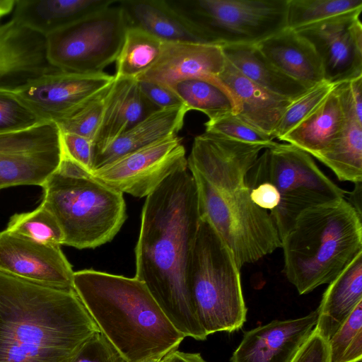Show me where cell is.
Wrapping results in <instances>:
<instances>
[{"label": "cell", "mask_w": 362, "mask_h": 362, "mask_svg": "<svg viewBox=\"0 0 362 362\" xmlns=\"http://www.w3.org/2000/svg\"><path fill=\"white\" fill-rule=\"evenodd\" d=\"M354 190L350 193L349 204L355 209L358 214H361V182L354 184Z\"/></svg>", "instance_id": "44"}, {"label": "cell", "mask_w": 362, "mask_h": 362, "mask_svg": "<svg viewBox=\"0 0 362 362\" xmlns=\"http://www.w3.org/2000/svg\"><path fill=\"white\" fill-rule=\"evenodd\" d=\"M100 332L74 289L0 271V362H71Z\"/></svg>", "instance_id": "3"}, {"label": "cell", "mask_w": 362, "mask_h": 362, "mask_svg": "<svg viewBox=\"0 0 362 362\" xmlns=\"http://www.w3.org/2000/svg\"><path fill=\"white\" fill-rule=\"evenodd\" d=\"M168 2L204 42L221 47L256 45L286 28L287 0Z\"/></svg>", "instance_id": "9"}, {"label": "cell", "mask_w": 362, "mask_h": 362, "mask_svg": "<svg viewBox=\"0 0 362 362\" xmlns=\"http://www.w3.org/2000/svg\"><path fill=\"white\" fill-rule=\"evenodd\" d=\"M362 9V0H287L286 28L296 30Z\"/></svg>", "instance_id": "31"}, {"label": "cell", "mask_w": 362, "mask_h": 362, "mask_svg": "<svg viewBox=\"0 0 362 362\" xmlns=\"http://www.w3.org/2000/svg\"><path fill=\"white\" fill-rule=\"evenodd\" d=\"M272 193L269 215L280 239L304 210L344 198L345 192L327 177L311 156L290 144L265 148L248 172Z\"/></svg>", "instance_id": "8"}, {"label": "cell", "mask_w": 362, "mask_h": 362, "mask_svg": "<svg viewBox=\"0 0 362 362\" xmlns=\"http://www.w3.org/2000/svg\"><path fill=\"white\" fill-rule=\"evenodd\" d=\"M169 87L188 111H200L209 120L238 112L235 98L216 78H188L175 82Z\"/></svg>", "instance_id": "28"}, {"label": "cell", "mask_w": 362, "mask_h": 362, "mask_svg": "<svg viewBox=\"0 0 362 362\" xmlns=\"http://www.w3.org/2000/svg\"><path fill=\"white\" fill-rule=\"evenodd\" d=\"M113 4L46 36L49 63L66 72H104L116 61L129 27L122 8Z\"/></svg>", "instance_id": "10"}, {"label": "cell", "mask_w": 362, "mask_h": 362, "mask_svg": "<svg viewBox=\"0 0 362 362\" xmlns=\"http://www.w3.org/2000/svg\"><path fill=\"white\" fill-rule=\"evenodd\" d=\"M328 284L314 328L327 341L362 301V251Z\"/></svg>", "instance_id": "24"}, {"label": "cell", "mask_w": 362, "mask_h": 362, "mask_svg": "<svg viewBox=\"0 0 362 362\" xmlns=\"http://www.w3.org/2000/svg\"><path fill=\"white\" fill-rule=\"evenodd\" d=\"M265 148L205 132L194 138L187 158L200 216L227 245L240 269L281 245L269 214L252 202L245 182Z\"/></svg>", "instance_id": "2"}, {"label": "cell", "mask_w": 362, "mask_h": 362, "mask_svg": "<svg viewBox=\"0 0 362 362\" xmlns=\"http://www.w3.org/2000/svg\"><path fill=\"white\" fill-rule=\"evenodd\" d=\"M57 70L48 60L45 36L12 18L0 21L1 93H17Z\"/></svg>", "instance_id": "16"}, {"label": "cell", "mask_w": 362, "mask_h": 362, "mask_svg": "<svg viewBox=\"0 0 362 362\" xmlns=\"http://www.w3.org/2000/svg\"><path fill=\"white\" fill-rule=\"evenodd\" d=\"M331 362H361L362 301L328 341Z\"/></svg>", "instance_id": "33"}, {"label": "cell", "mask_w": 362, "mask_h": 362, "mask_svg": "<svg viewBox=\"0 0 362 362\" xmlns=\"http://www.w3.org/2000/svg\"><path fill=\"white\" fill-rule=\"evenodd\" d=\"M115 3L112 0H16L12 19L46 37Z\"/></svg>", "instance_id": "26"}, {"label": "cell", "mask_w": 362, "mask_h": 362, "mask_svg": "<svg viewBox=\"0 0 362 362\" xmlns=\"http://www.w3.org/2000/svg\"><path fill=\"white\" fill-rule=\"evenodd\" d=\"M315 158L331 169L340 181L361 182L362 122L354 112L349 115L338 137Z\"/></svg>", "instance_id": "29"}, {"label": "cell", "mask_w": 362, "mask_h": 362, "mask_svg": "<svg viewBox=\"0 0 362 362\" xmlns=\"http://www.w3.org/2000/svg\"><path fill=\"white\" fill-rule=\"evenodd\" d=\"M204 126L206 132L219 134L242 142L260 144L267 148L278 144L274 141L273 136L251 126L234 114L208 120Z\"/></svg>", "instance_id": "36"}, {"label": "cell", "mask_w": 362, "mask_h": 362, "mask_svg": "<svg viewBox=\"0 0 362 362\" xmlns=\"http://www.w3.org/2000/svg\"><path fill=\"white\" fill-rule=\"evenodd\" d=\"M291 362H331L328 341L314 329Z\"/></svg>", "instance_id": "41"}, {"label": "cell", "mask_w": 362, "mask_h": 362, "mask_svg": "<svg viewBox=\"0 0 362 362\" xmlns=\"http://www.w3.org/2000/svg\"><path fill=\"white\" fill-rule=\"evenodd\" d=\"M16 0H0V19L14 9Z\"/></svg>", "instance_id": "45"}, {"label": "cell", "mask_w": 362, "mask_h": 362, "mask_svg": "<svg viewBox=\"0 0 362 362\" xmlns=\"http://www.w3.org/2000/svg\"><path fill=\"white\" fill-rule=\"evenodd\" d=\"M74 288L100 332L127 362L165 356L177 350L185 337L135 277L83 269L74 272Z\"/></svg>", "instance_id": "4"}, {"label": "cell", "mask_w": 362, "mask_h": 362, "mask_svg": "<svg viewBox=\"0 0 362 362\" xmlns=\"http://www.w3.org/2000/svg\"><path fill=\"white\" fill-rule=\"evenodd\" d=\"M362 9L294 30L314 47L325 81L331 83L362 76Z\"/></svg>", "instance_id": "13"}, {"label": "cell", "mask_w": 362, "mask_h": 362, "mask_svg": "<svg viewBox=\"0 0 362 362\" xmlns=\"http://www.w3.org/2000/svg\"><path fill=\"white\" fill-rule=\"evenodd\" d=\"M184 169H187L186 151L182 139L175 136L123 156L91 173L122 194L142 198Z\"/></svg>", "instance_id": "12"}, {"label": "cell", "mask_w": 362, "mask_h": 362, "mask_svg": "<svg viewBox=\"0 0 362 362\" xmlns=\"http://www.w3.org/2000/svg\"><path fill=\"white\" fill-rule=\"evenodd\" d=\"M317 315L316 309L301 317L273 320L245 332L230 362H291L312 334Z\"/></svg>", "instance_id": "17"}, {"label": "cell", "mask_w": 362, "mask_h": 362, "mask_svg": "<svg viewBox=\"0 0 362 362\" xmlns=\"http://www.w3.org/2000/svg\"><path fill=\"white\" fill-rule=\"evenodd\" d=\"M223 50L235 69L272 93L295 100L311 88L280 71L255 45H229Z\"/></svg>", "instance_id": "27"}, {"label": "cell", "mask_w": 362, "mask_h": 362, "mask_svg": "<svg viewBox=\"0 0 362 362\" xmlns=\"http://www.w3.org/2000/svg\"><path fill=\"white\" fill-rule=\"evenodd\" d=\"M165 356H159V357L152 358H149V359L141 361V362H163Z\"/></svg>", "instance_id": "46"}, {"label": "cell", "mask_w": 362, "mask_h": 362, "mask_svg": "<svg viewBox=\"0 0 362 362\" xmlns=\"http://www.w3.org/2000/svg\"><path fill=\"white\" fill-rule=\"evenodd\" d=\"M43 188L42 204L55 218L64 244L79 250L110 242L127 219L123 194L62 154Z\"/></svg>", "instance_id": "6"}, {"label": "cell", "mask_w": 362, "mask_h": 362, "mask_svg": "<svg viewBox=\"0 0 362 362\" xmlns=\"http://www.w3.org/2000/svg\"><path fill=\"white\" fill-rule=\"evenodd\" d=\"M138 83L144 95L156 110L185 106L169 86L148 81H138Z\"/></svg>", "instance_id": "40"}, {"label": "cell", "mask_w": 362, "mask_h": 362, "mask_svg": "<svg viewBox=\"0 0 362 362\" xmlns=\"http://www.w3.org/2000/svg\"><path fill=\"white\" fill-rule=\"evenodd\" d=\"M240 268L209 222L201 218L189 267L195 312L206 335L232 332L246 321Z\"/></svg>", "instance_id": "7"}, {"label": "cell", "mask_w": 362, "mask_h": 362, "mask_svg": "<svg viewBox=\"0 0 362 362\" xmlns=\"http://www.w3.org/2000/svg\"><path fill=\"white\" fill-rule=\"evenodd\" d=\"M284 272L300 295L329 284L362 251V221L345 199L304 210L281 239Z\"/></svg>", "instance_id": "5"}, {"label": "cell", "mask_w": 362, "mask_h": 362, "mask_svg": "<svg viewBox=\"0 0 362 362\" xmlns=\"http://www.w3.org/2000/svg\"><path fill=\"white\" fill-rule=\"evenodd\" d=\"M216 78L235 98L238 107L236 115L273 136L281 117L293 100L272 93L254 83L227 60L223 71Z\"/></svg>", "instance_id": "20"}, {"label": "cell", "mask_w": 362, "mask_h": 362, "mask_svg": "<svg viewBox=\"0 0 362 362\" xmlns=\"http://www.w3.org/2000/svg\"><path fill=\"white\" fill-rule=\"evenodd\" d=\"M200 221L194 178L187 169L178 170L146 197L135 247L134 277L145 284L178 332L205 340L189 285Z\"/></svg>", "instance_id": "1"}, {"label": "cell", "mask_w": 362, "mask_h": 362, "mask_svg": "<svg viewBox=\"0 0 362 362\" xmlns=\"http://www.w3.org/2000/svg\"><path fill=\"white\" fill-rule=\"evenodd\" d=\"M163 41L135 27H128L115 61V78L137 80L157 61Z\"/></svg>", "instance_id": "30"}, {"label": "cell", "mask_w": 362, "mask_h": 362, "mask_svg": "<svg viewBox=\"0 0 362 362\" xmlns=\"http://www.w3.org/2000/svg\"><path fill=\"white\" fill-rule=\"evenodd\" d=\"M0 271L40 284L74 288L72 267L59 245L0 232Z\"/></svg>", "instance_id": "15"}, {"label": "cell", "mask_w": 362, "mask_h": 362, "mask_svg": "<svg viewBox=\"0 0 362 362\" xmlns=\"http://www.w3.org/2000/svg\"><path fill=\"white\" fill-rule=\"evenodd\" d=\"M226 59L223 47L209 43L163 42L154 64L138 81H148L169 86L192 77H217Z\"/></svg>", "instance_id": "18"}, {"label": "cell", "mask_w": 362, "mask_h": 362, "mask_svg": "<svg viewBox=\"0 0 362 362\" xmlns=\"http://www.w3.org/2000/svg\"><path fill=\"white\" fill-rule=\"evenodd\" d=\"M71 362H127L100 332L91 337Z\"/></svg>", "instance_id": "38"}, {"label": "cell", "mask_w": 362, "mask_h": 362, "mask_svg": "<svg viewBox=\"0 0 362 362\" xmlns=\"http://www.w3.org/2000/svg\"><path fill=\"white\" fill-rule=\"evenodd\" d=\"M43 121L13 93L0 92V134L30 128Z\"/></svg>", "instance_id": "37"}, {"label": "cell", "mask_w": 362, "mask_h": 362, "mask_svg": "<svg viewBox=\"0 0 362 362\" xmlns=\"http://www.w3.org/2000/svg\"><path fill=\"white\" fill-rule=\"evenodd\" d=\"M61 132L54 122L0 134V189L42 187L62 159Z\"/></svg>", "instance_id": "11"}, {"label": "cell", "mask_w": 362, "mask_h": 362, "mask_svg": "<svg viewBox=\"0 0 362 362\" xmlns=\"http://www.w3.org/2000/svg\"><path fill=\"white\" fill-rule=\"evenodd\" d=\"M334 84L327 81L319 83L293 100L281 117L273 136L281 140L291 130L305 119L323 101Z\"/></svg>", "instance_id": "35"}, {"label": "cell", "mask_w": 362, "mask_h": 362, "mask_svg": "<svg viewBox=\"0 0 362 362\" xmlns=\"http://www.w3.org/2000/svg\"><path fill=\"white\" fill-rule=\"evenodd\" d=\"M112 83L90 98L70 116L57 123L60 132L86 137L93 141L94 144Z\"/></svg>", "instance_id": "34"}, {"label": "cell", "mask_w": 362, "mask_h": 362, "mask_svg": "<svg viewBox=\"0 0 362 362\" xmlns=\"http://www.w3.org/2000/svg\"><path fill=\"white\" fill-rule=\"evenodd\" d=\"M349 85L356 115L362 122V76L349 81Z\"/></svg>", "instance_id": "42"}, {"label": "cell", "mask_w": 362, "mask_h": 362, "mask_svg": "<svg viewBox=\"0 0 362 362\" xmlns=\"http://www.w3.org/2000/svg\"><path fill=\"white\" fill-rule=\"evenodd\" d=\"M6 229L39 243L59 246L64 244L59 225L42 204L33 211L12 216Z\"/></svg>", "instance_id": "32"}, {"label": "cell", "mask_w": 362, "mask_h": 362, "mask_svg": "<svg viewBox=\"0 0 362 362\" xmlns=\"http://www.w3.org/2000/svg\"><path fill=\"white\" fill-rule=\"evenodd\" d=\"M187 112L185 106L153 112L96 153L93 158V170L156 142L177 136Z\"/></svg>", "instance_id": "23"}, {"label": "cell", "mask_w": 362, "mask_h": 362, "mask_svg": "<svg viewBox=\"0 0 362 362\" xmlns=\"http://www.w3.org/2000/svg\"><path fill=\"white\" fill-rule=\"evenodd\" d=\"M156 110L141 91L137 80L115 78L107 96L103 118L94 141V156Z\"/></svg>", "instance_id": "21"}, {"label": "cell", "mask_w": 362, "mask_h": 362, "mask_svg": "<svg viewBox=\"0 0 362 362\" xmlns=\"http://www.w3.org/2000/svg\"><path fill=\"white\" fill-rule=\"evenodd\" d=\"M62 154L92 173L94 157L93 141L81 136L61 132Z\"/></svg>", "instance_id": "39"}, {"label": "cell", "mask_w": 362, "mask_h": 362, "mask_svg": "<svg viewBox=\"0 0 362 362\" xmlns=\"http://www.w3.org/2000/svg\"><path fill=\"white\" fill-rule=\"evenodd\" d=\"M255 45L280 71L305 86L325 81L317 53L296 30L285 28Z\"/></svg>", "instance_id": "22"}, {"label": "cell", "mask_w": 362, "mask_h": 362, "mask_svg": "<svg viewBox=\"0 0 362 362\" xmlns=\"http://www.w3.org/2000/svg\"><path fill=\"white\" fill-rule=\"evenodd\" d=\"M129 27L140 28L163 42L206 43L167 0L119 1Z\"/></svg>", "instance_id": "25"}, {"label": "cell", "mask_w": 362, "mask_h": 362, "mask_svg": "<svg viewBox=\"0 0 362 362\" xmlns=\"http://www.w3.org/2000/svg\"><path fill=\"white\" fill-rule=\"evenodd\" d=\"M166 362H206L199 353H185L177 350L169 354Z\"/></svg>", "instance_id": "43"}, {"label": "cell", "mask_w": 362, "mask_h": 362, "mask_svg": "<svg viewBox=\"0 0 362 362\" xmlns=\"http://www.w3.org/2000/svg\"><path fill=\"white\" fill-rule=\"evenodd\" d=\"M114 76L60 70L47 74L13 93L43 122L56 124L107 88Z\"/></svg>", "instance_id": "14"}, {"label": "cell", "mask_w": 362, "mask_h": 362, "mask_svg": "<svg viewBox=\"0 0 362 362\" xmlns=\"http://www.w3.org/2000/svg\"><path fill=\"white\" fill-rule=\"evenodd\" d=\"M352 112L356 114L349 86L334 84L315 110L281 141H287L315 157L338 137Z\"/></svg>", "instance_id": "19"}]
</instances>
